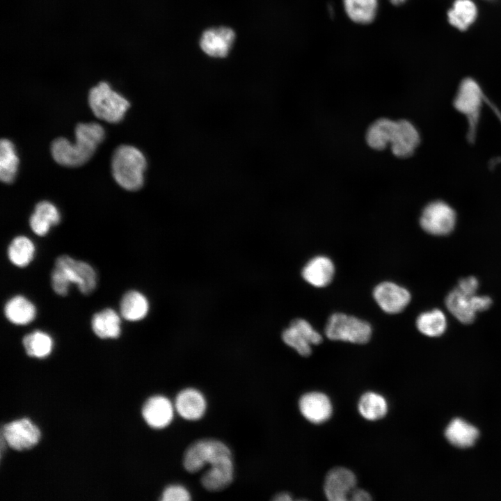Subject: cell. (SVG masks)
I'll return each instance as SVG.
<instances>
[{
  "label": "cell",
  "instance_id": "cell-7",
  "mask_svg": "<svg viewBox=\"0 0 501 501\" xmlns=\"http://www.w3.org/2000/svg\"><path fill=\"white\" fill-rule=\"evenodd\" d=\"M55 267L64 273L70 283L76 284L81 294H89L95 289L96 273L89 264L62 255L56 258Z\"/></svg>",
  "mask_w": 501,
  "mask_h": 501
},
{
  "label": "cell",
  "instance_id": "cell-23",
  "mask_svg": "<svg viewBox=\"0 0 501 501\" xmlns=\"http://www.w3.org/2000/svg\"><path fill=\"white\" fill-rule=\"evenodd\" d=\"M149 310V303L146 297L135 290L127 292L120 303L121 316L127 321H137L143 319Z\"/></svg>",
  "mask_w": 501,
  "mask_h": 501
},
{
  "label": "cell",
  "instance_id": "cell-13",
  "mask_svg": "<svg viewBox=\"0 0 501 501\" xmlns=\"http://www.w3.org/2000/svg\"><path fill=\"white\" fill-rule=\"evenodd\" d=\"M373 296L380 308L390 314L401 312L411 300L406 289L391 282L379 284L374 289Z\"/></svg>",
  "mask_w": 501,
  "mask_h": 501
},
{
  "label": "cell",
  "instance_id": "cell-3",
  "mask_svg": "<svg viewBox=\"0 0 501 501\" xmlns=\"http://www.w3.org/2000/svg\"><path fill=\"white\" fill-rule=\"evenodd\" d=\"M147 159L137 148L121 145L114 151L111 159V170L116 182L123 189L135 191L144 184Z\"/></svg>",
  "mask_w": 501,
  "mask_h": 501
},
{
  "label": "cell",
  "instance_id": "cell-14",
  "mask_svg": "<svg viewBox=\"0 0 501 501\" xmlns=\"http://www.w3.org/2000/svg\"><path fill=\"white\" fill-rule=\"evenodd\" d=\"M200 482L207 491L217 492L226 488L234 479L232 455L223 456L209 464Z\"/></svg>",
  "mask_w": 501,
  "mask_h": 501
},
{
  "label": "cell",
  "instance_id": "cell-18",
  "mask_svg": "<svg viewBox=\"0 0 501 501\" xmlns=\"http://www.w3.org/2000/svg\"><path fill=\"white\" fill-rule=\"evenodd\" d=\"M299 406L303 417L312 423L320 424L328 420L332 414L329 398L324 393L310 392L304 394Z\"/></svg>",
  "mask_w": 501,
  "mask_h": 501
},
{
  "label": "cell",
  "instance_id": "cell-17",
  "mask_svg": "<svg viewBox=\"0 0 501 501\" xmlns=\"http://www.w3.org/2000/svg\"><path fill=\"white\" fill-rule=\"evenodd\" d=\"M235 34L228 27L213 28L202 35L200 45L208 56L216 58L226 56L234 40Z\"/></svg>",
  "mask_w": 501,
  "mask_h": 501
},
{
  "label": "cell",
  "instance_id": "cell-34",
  "mask_svg": "<svg viewBox=\"0 0 501 501\" xmlns=\"http://www.w3.org/2000/svg\"><path fill=\"white\" fill-rule=\"evenodd\" d=\"M51 284L55 293L60 296H66L71 283L60 269L54 267L51 273Z\"/></svg>",
  "mask_w": 501,
  "mask_h": 501
},
{
  "label": "cell",
  "instance_id": "cell-26",
  "mask_svg": "<svg viewBox=\"0 0 501 501\" xmlns=\"http://www.w3.org/2000/svg\"><path fill=\"white\" fill-rule=\"evenodd\" d=\"M19 159L13 143L2 138L0 143V178L4 183H12L18 168Z\"/></svg>",
  "mask_w": 501,
  "mask_h": 501
},
{
  "label": "cell",
  "instance_id": "cell-28",
  "mask_svg": "<svg viewBox=\"0 0 501 501\" xmlns=\"http://www.w3.org/2000/svg\"><path fill=\"white\" fill-rule=\"evenodd\" d=\"M360 415L368 420H377L383 418L388 411L385 398L377 393L368 392L363 394L358 401Z\"/></svg>",
  "mask_w": 501,
  "mask_h": 501
},
{
  "label": "cell",
  "instance_id": "cell-10",
  "mask_svg": "<svg viewBox=\"0 0 501 501\" xmlns=\"http://www.w3.org/2000/svg\"><path fill=\"white\" fill-rule=\"evenodd\" d=\"M282 337L286 344L303 356L310 355V345L319 344L322 342L321 335L309 322L302 319L293 320L289 326L283 331Z\"/></svg>",
  "mask_w": 501,
  "mask_h": 501
},
{
  "label": "cell",
  "instance_id": "cell-1",
  "mask_svg": "<svg viewBox=\"0 0 501 501\" xmlns=\"http://www.w3.org/2000/svg\"><path fill=\"white\" fill-rule=\"evenodd\" d=\"M103 127L96 122L79 123L75 128L76 142L59 137L51 145L54 161L67 167H77L88 161L104 138Z\"/></svg>",
  "mask_w": 501,
  "mask_h": 501
},
{
  "label": "cell",
  "instance_id": "cell-21",
  "mask_svg": "<svg viewBox=\"0 0 501 501\" xmlns=\"http://www.w3.org/2000/svg\"><path fill=\"white\" fill-rule=\"evenodd\" d=\"M91 327L100 338H118L121 333L120 318L111 308H105L93 315Z\"/></svg>",
  "mask_w": 501,
  "mask_h": 501
},
{
  "label": "cell",
  "instance_id": "cell-36",
  "mask_svg": "<svg viewBox=\"0 0 501 501\" xmlns=\"http://www.w3.org/2000/svg\"><path fill=\"white\" fill-rule=\"evenodd\" d=\"M457 287L468 295H475L478 288V281L474 277L463 278L459 281Z\"/></svg>",
  "mask_w": 501,
  "mask_h": 501
},
{
  "label": "cell",
  "instance_id": "cell-29",
  "mask_svg": "<svg viewBox=\"0 0 501 501\" xmlns=\"http://www.w3.org/2000/svg\"><path fill=\"white\" fill-rule=\"evenodd\" d=\"M477 8L470 0H456L448 12V19L452 25L463 31L477 17Z\"/></svg>",
  "mask_w": 501,
  "mask_h": 501
},
{
  "label": "cell",
  "instance_id": "cell-37",
  "mask_svg": "<svg viewBox=\"0 0 501 501\" xmlns=\"http://www.w3.org/2000/svg\"><path fill=\"white\" fill-rule=\"evenodd\" d=\"M350 499L353 501H367L372 500L369 493L363 489L354 488L350 493Z\"/></svg>",
  "mask_w": 501,
  "mask_h": 501
},
{
  "label": "cell",
  "instance_id": "cell-24",
  "mask_svg": "<svg viewBox=\"0 0 501 501\" xmlns=\"http://www.w3.org/2000/svg\"><path fill=\"white\" fill-rule=\"evenodd\" d=\"M479 436L476 427L461 419L452 420L445 431V437L453 445L466 448L474 445Z\"/></svg>",
  "mask_w": 501,
  "mask_h": 501
},
{
  "label": "cell",
  "instance_id": "cell-15",
  "mask_svg": "<svg viewBox=\"0 0 501 501\" xmlns=\"http://www.w3.org/2000/svg\"><path fill=\"white\" fill-rule=\"evenodd\" d=\"M174 402L163 395L150 397L144 404L142 415L146 423L153 429H164L173 420Z\"/></svg>",
  "mask_w": 501,
  "mask_h": 501
},
{
  "label": "cell",
  "instance_id": "cell-32",
  "mask_svg": "<svg viewBox=\"0 0 501 501\" xmlns=\"http://www.w3.org/2000/svg\"><path fill=\"white\" fill-rule=\"evenodd\" d=\"M51 226L59 223L61 216L57 208L50 202L43 200L36 204L34 212Z\"/></svg>",
  "mask_w": 501,
  "mask_h": 501
},
{
  "label": "cell",
  "instance_id": "cell-4",
  "mask_svg": "<svg viewBox=\"0 0 501 501\" xmlns=\"http://www.w3.org/2000/svg\"><path fill=\"white\" fill-rule=\"evenodd\" d=\"M88 103L97 118L110 123L120 122L130 106L129 102L125 97L104 81L90 90Z\"/></svg>",
  "mask_w": 501,
  "mask_h": 501
},
{
  "label": "cell",
  "instance_id": "cell-22",
  "mask_svg": "<svg viewBox=\"0 0 501 501\" xmlns=\"http://www.w3.org/2000/svg\"><path fill=\"white\" fill-rule=\"evenodd\" d=\"M6 319L15 325H26L35 317L36 309L29 299L21 295L10 299L4 306Z\"/></svg>",
  "mask_w": 501,
  "mask_h": 501
},
{
  "label": "cell",
  "instance_id": "cell-38",
  "mask_svg": "<svg viewBox=\"0 0 501 501\" xmlns=\"http://www.w3.org/2000/svg\"><path fill=\"white\" fill-rule=\"evenodd\" d=\"M273 500L276 501H290L292 500V498L289 493L281 492L276 494Z\"/></svg>",
  "mask_w": 501,
  "mask_h": 501
},
{
  "label": "cell",
  "instance_id": "cell-9",
  "mask_svg": "<svg viewBox=\"0 0 501 501\" xmlns=\"http://www.w3.org/2000/svg\"><path fill=\"white\" fill-rule=\"evenodd\" d=\"M456 214L446 203L436 201L428 205L420 216V223L427 232L434 235H445L454 228Z\"/></svg>",
  "mask_w": 501,
  "mask_h": 501
},
{
  "label": "cell",
  "instance_id": "cell-25",
  "mask_svg": "<svg viewBox=\"0 0 501 501\" xmlns=\"http://www.w3.org/2000/svg\"><path fill=\"white\" fill-rule=\"evenodd\" d=\"M343 3L347 15L356 23L369 24L376 15L378 0H343Z\"/></svg>",
  "mask_w": 501,
  "mask_h": 501
},
{
  "label": "cell",
  "instance_id": "cell-19",
  "mask_svg": "<svg viewBox=\"0 0 501 501\" xmlns=\"http://www.w3.org/2000/svg\"><path fill=\"white\" fill-rule=\"evenodd\" d=\"M334 272V265L328 257L317 256L305 265L302 276L310 285L324 287L331 282Z\"/></svg>",
  "mask_w": 501,
  "mask_h": 501
},
{
  "label": "cell",
  "instance_id": "cell-31",
  "mask_svg": "<svg viewBox=\"0 0 501 501\" xmlns=\"http://www.w3.org/2000/svg\"><path fill=\"white\" fill-rule=\"evenodd\" d=\"M416 324L418 329L422 334L429 337H437L445 332L447 321L444 313L440 310L435 309L419 315Z\"/></svg>",
  "mask_w": 501,
  "mask_h": 501
},
{
  "label": "cell",
  "instance_id": "cell-8",
  "mask_svg": "<svg viewBox=\"0 0 501 501\" xmlns=\"http://www.w3.org/2000/svg\"><path fill=\"white\" fill-rule=\"evenodd\" d=\"M482 96L479 85L473 79L467 78L461 82L454 102L455 108L468 118L472 138L478 122Z\"/></svg>",
  "mask_w": 501,
  "mask_h": 501
},
{
  "label": "cell",
  "instance_id": "cell-33",
  "mask_svg": "<svg viewBox=\"0 0 501 501\" xmlns=\"http://www.w3.org/2000/svg\"><path fill=\"white\" fill-rule=\"evenodd\" d=\"M163 501H188L191 500V493L181 484H173L165 488L161 494Z\"/></svg>",
  "mask_w": 501,
  "mask_h": 501
},
{
  "label": "cell",
  "instance_id": "cell-16",
  "mask_svg": "<svg viewBox=\"0 0 501 501\" xmlns=\"http://www.w3.org/2000/svg\"><path fill=\"white\" fill-rule=\"evenodd\" d=\"M174 406L176 413L184 420L196 421L201 419L207 411V400L199 390L186 388L175 397Z\"/></svg>",
  "mask_w": 501,
  "mask_h": 501
},
{
  "label": "cell",
  "instance_id": "cell-27",
  "mask_svg": "<svg viewBox=\"0 0 501 501\" xmlns=\"http://www.w3.org/2000/svg\"><path fill=\"white\" fill-rule=\"evenodd\" d=\"M35 246L30 239L17 236L10 243L7 254L12 264L18 267L28 266L33 259Z\"/></svg>",
  "mask_w": 501,
  "mask_h": 501
},
{
  "label": "cell",
  "instance_id": "cell-12",
  "mask_svg": "<svg viewBox=\"0 0 501 501\" xmlns=\"http://www.w3.org/2000/svg\"><path fill=\"white\" fill-rule=\"evenodd\" d=\"M356 484V478L353 472L343 467L334 468L326 476L324 493L330 501H345Z\"/></svg>",
  "mask_w": 501,
  "mask_h": 501
},
{
  "label": "cell",
  "instance_id": "cell-5",
  "mask_svg": "<svg viewBox=\"0 0 501 501\" xmlns=\"http://www.w3.org/2000/svg\"><path fill=\"white\" fill-rule=\"evenodd\" d=\"M325 334L331 340L365 344L371 337L372 328L368 322L355 317L334 313L328 320Z\"/></svg>",
  "mask_w": 501,
  "mask_h": 501
},
{
  "label": "cell",
  "instance_id": "cell-11",
  "mask_svg": "<svg viewBox=\"0 0 501 501\" xmlns=\"http://www.w3.org/2000/svg\"><path fill=\"white\" fill-rule=\"evenodd\" d=\"M1 434L10 447L19 451L33 447L40 438L39 429L26 418L6 424Z\"/></svg>",
  "mask_w": 501,
  "mask_h": 501
},
{
  "label": "cell",
  "instance_id": "cell-2",
  "mask_svg": "<svg viewBox=\"0 0 501 501\" xmlns=\"http://www.w3.org/2000/svg\"><path fill=\"white\" fill-rule=\"evenodd\" d=\"M366 140L372 148L377 150L385 148L390 143L395 156L407 157L418 145L420 136L415 127L406 120L381 118L369 127Z\"/></svg>",
  "mask_w": 501,
  "mask_h": 501
},
{
  "label": "cell",
  "instance_id": "cell-6",
  "mask_svg": "<svg viewBox=\"0 0 501 501\" xmlns=\"http://www.w3.org/2000/svg\"><path fill=\"white\" fill-rule=\"evenodd\" d=\"M232 454L230 448L221 440L212 438L193 442L185 450L183 466L186 471L194 473L205 465H209L223 456Z\"/></svg>",
  "mask_w": 501,
  "mask_h": 501
},
{
  "label": "cell",
  "instance_id": "cell-20",
  "mask_svg": "<svg viewBox=\"0 0 501 501\" xmlns=\"http://www.w3.org/2000/svg\"><path fill=\"white\" fill-rule=\"evenodd\" d=\"M473 296L474 295L463 293L456 287L451 291L445 299L448 310L461 323L470 324L475 318L477 312L473 304Z\"/></svg>",
  "mask_w": 501,
  "mask_h": 501
},
{
  "label": "cell",
  "instance_id": "cell-30",
  "mask_svg": "<svg viewBox=\"0 0 501 501\" xmlns=\"http://www.w3.org/2000/svg\"><path fill=\"white\" fill-rule=\"evenodd\" d=\"M22 344L26 354L36 358H45L49 356L53 347L51 337L40 331H35L24 335Z\"/></svg>",
  "mask_w": 501,
  "mask_h": 501
},
{
  "label": "cell",
  "instance_id": "cell-35",
  "mask_svg": "<svg viewBox=\"0 0 501 501\" xmlns=\"http://www.w3.org/2000/svg\"><path fill=\"white\" fill-rule=\"evenodd\" d=\"M29 225L35 234L38 236L46 235L51 226L49 223L40 218L35 214L33 213L29 218Z\"/></svg>",
  "mask_w": 501,
  "mask_h": 501
}]
</instances>
